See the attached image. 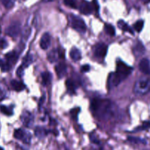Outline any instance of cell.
<instances>
[{
    "label": "cell",
    "mask_w": 150,
    "mask_h": 150,
    "mask_svg": "<svg viewBox=\"0 0 150 150\" xmlns=\"http://www.w3.org/2000/svg\"><path fill=\"white\" fill-rule=\"evenodd\" d=\"M150 88V80L148 78H141L136 82L134 87V91L138 94H144Z\"/></svg>",
    "instance_id": "cell-1"
},
{
    "label": "cell",
    "mask_w": 150,
    "mask_h": 150,
    "mask_svg": "<svg viewBox=\"0 0 150 150\" xmlns=\"http://www.w3.org/2000/svg\"><path fill=\"white\" fill-rule=\"evenodd\" d=\"M71 25L75 30L80 33H85L87 30V27L84 20L77 16L72 15L70 18Z\"/></svg>",
    "instance_id": "cell-2"
},
{
    "label": "cell",
    "mask_w": 150,
    "mask_h": 150,
    "mask_svg": "<svg viewBox=\"0 0 150 150\" xmlns=\"http://www.w3.org/2000/svg\"><path fill=\"white\" fill-rule=\"evenodd\" d=\"M132 71V68L129 66L127 65L124 62L119 61L117 63V67H116V73L122 77V80H125L130 74Z\"/></svg>",
    "instance_id": "cell-3"
},
{
    "label": "cell",
    "mask_w": 150,
    "mask_h": 150,
    "mask_svg": "<svg viewBox=\"0 0 150 150\" xmlns=\"http://www.w3.org/2000/svg\"><path fill=\"white\" fill-rule=\"evenodd\" d=\"M122 77L118 74L116 72L112 73L109 75L108 80V87L109 89L112 88L113 87H116L122 81Z\"/></svg>",
    "instance_id": "cell-4"
},
{
    "label": "cell",
    "mask_w": 150,
    "mask_h": 150,
    "mask_svg": "<svg viewBox=\"0 0 150 150\" xmlns=\"http://www.w3.org/2000/svg\"><path fill=\"white\" fill-rule=\"evenodd\" d=\"M20 31H21V25H20L19 23L15 22L13 24H11L7 28L6 33L8 35L11 36V37L16 38L18 35Z\"/></svg>",
    "instance_id": "cell-5"
},
{
    "label": "cell",
    "mask_w": 150,
    "mask_h": 150,
    "mask_svg": "<svg viewBox=\"0 0 150 150\" xmlns=\"http://www.w3.org/2000/svg\"><path fill=\"white\" fill-rule=\"evenodd\" d=\"M14 137L16 139L23 141L25 144H30V140H31V135H30V134L29 132L28 133L25 132L21 129H18L15 130V132H14Z\"/></svg>",
    "instance_id": "cell-6"
},
{
    "label": "cell",
    "mask_w": 150,
    "mask_h": 150,
    "mask_svg": "<svg viewBox=\"0 0 150 150\" xmlns=\"http://www.w3.org/2000/svg\"><path fill=\"white\" fill-rule=\"evenodd\" d=\"M108 52V46L104 43H99L95 47L94 54L97 57H105Z\"/></svg>",
    "instance_id": "cell-7"
},
{
    "label": "cell",
    "mask_w": 150,
    "mask_h": 150,
    "mask_svg": "<svg viewBox=\"0 0 150 150\" xmlns=\"http://www.w3.org/2000/svg\"><path fill=\"white\" fill-rule=\"evenodd\" d=\"M80 11L83 15H90L93 11V7L88 2L83 0L80 5Z\"/></svg>",
    "instance_id": "cell-8"
},
{
    "label": "cell",
    "mask_w": 150,
    "mask_h": 150,
    "mask_svg": "<svg viewBox=\"0 0 150 150\" xmlns=\"http://www.w3.org/2000/svg\"><path fill=\"white\" fill-rule=\"evenodd\" d=\"M138 68L144 74H150V62L147 58H143L140 61Z\"/></svg>",
    "instance_id": "cell-9"
},
{
    "label": "cell",
    "mask_w": 150,
    "mask_h": 150,
    "mask_svg": "<svg viewBox=\"0 0 150 150\" xmlns=\"http://www.w3.org/2000/svg\"><path fill=\"white\" fill-rule=\"evenodd\" d=\"M21 121H22L24 125L26 127H31L33 125V122H34V118L33 115L28 111H24L21 115Z\"/></svg>",
    "instance_id": "cell-10"
},
{
    "label": "cell",
    "mask_w": 150,
    "mask_h": 150,
    "mask_svg": "<svg viewBox=\"0 0 150 150\" xmlns=\"http://www.w3.org/2000/svg\"><path fill=\"white\" fill-rule=\"evenodd\" d=\"M51 44V36L48 33H45L41 36L40 47L43 50H47Z\"/></svg>",
    "instance_id": "cell-11"
},
{
    "label": "cell",
    "mask_w": 150,
    "mask_h": 150,
    "mask_svg": "<svg viewBox=\"0 0 150 150\" xmlns=\"http://www.w3.org/2000/svg\"><path fill=\"white\" fill-rule=\"evenodd\" d=\"M132 51L135 57H141L145 53V47L141 41H137L136 44L134 45Z\"/></svg>",
    "instance_id": "cell-12"
},
{
    "label": "cell",
    "mask_w": 150,
    "mask_h": 150,
    "mask_svg": "<svg viewBox=\"0 0 150 150\" xmlns=\"http://www.w3.org/2000/svg\"><path fill=\"white\" fill-rule=\"evenodd\" d=\"M66 71H67V66L64 63H60L55 66V72L59 78L64 77Z\"/></svg>",
    "instance_id": "cell-13"
},
{
    "label": "cell",
    "mask_w": 150,
    "mask_h": 150,
    "mask_svg": "<svg viewBox=\"0 0 150 150\" xmlns=\"http://www.w3.org/2000/svg\"><path fill=\"white\" fill-rule=\"evenodd\" d=\"M59 57L60 56H59L58 50H55V49L51 50L48 53V54H47V59H48V60L50 63H55V62H57Z\"/></svg>",
    "instance_id": "cell-14"
},
{
    "label": "cell",
    "mask_w": 150,
    "mask_h": 150,
    "mask_svg": "<svg viewBox=\"0 0 150 150\" xmlns=\"http://www.w3.org/2000/svg\"><path fill=\"white\" fill-rule=\"evenodd\" d=\"M70 57L72 59V60L77 62L81 59L82 54L81 52L80 51V50H78L77 48H72L70 52Z\"/></svg>",
    "instance_id": "cell-15"
},
{
    "label": "cell",
    "mask_w": 150,
    "mask_h": 150,
    "mask_svg": "<svg viewBox=\"0 0 150 150\" xmlns=\"http://www.w3.org/2000/svg\"><path fill=\"white\" fill-rule=\"evenodd\" d=\"M118 27L120 30H123L125 32H128V33H131L132 35H134V32L132 30V29L125 22V21H122V20H120L118 22Z\"/></svg>",
    "instance_id": "cell-16"
},
{
    "label": "cell",
    "mask_w": 150,
    "mask_h": 150,
    "mask_svg": "<svg viewBox=\"0 0 150 150\" xmlns=\"http://www.w3.org/2000/svg\"><path fill=\"white\" fill-rule=\"evenodd\" d=\"M5 58H6V60L8 62V63L11 66V64H14L17 61V60H18V54L15 52H9L5 55Z\"/></svg>",
    "instance_id": "cell-17"
},
{
    "label": "cell",
    "mask_w": 150,
    "mask_h": 150,
    "mask_svg": "<svg viewBox=\"0 0 150 150\" xmlns=\"http://www.w3.org/2000/svg\"><path fill=\"white\" fill-rule=\"evenodd\" d=\"M41 77H42V81L43 84L44 86H48L51 83L52 79V77L51 73H50L49 71H44L41 74Z\"/></svg>",
    "instance_id": "cell-18"
},
{
    "label": "cell",
    "mask_w": 150,
    "mask_h": 150,
    "mask_svg": "<svg viewBox=\"0 0 150 150\" xmlns=\"http://www.w3.org/2000/svg\"><path fill=\"white\" fill-rule=\"evenodd\" d=\"M11 83L13 88L18 92L21 91H23L24 88H25V85H24L23 83H21V82H18V81H16V80H13L11 81Z\"/></svg>",
    "instance_id": "cell-19"
},
{
    "label": "cell",
    "mask_w": 150,
    "mask_h": 150,
    "mask_svg": "<svg viewBox=\"0 0 150 150\" xmlns=\"http://www.w3.org/2000/svg\"><path fill=\"white\" fill-rule=\"evenodd\" d=\"M35 136L38 138H43L47 135V131L46 130V129H44V127H38L35 129Z\"/></svg>",
    "instance_id": "cell-20"
},
{
    "label": "cell",
    "mask_w": 150,
    "mask_h": 150,
    "mask_svg": "<svg viewBox=\"0 0 150 150\" xmlns=\"http://www.w3.org/2000/svg\"><path fill=\"white\" fill-rule=\"evenodd\" d=\"M66 88H67L68 91L71 93H74L76 91V89H77V86H76V83L73 81L72 80L69 79V80H66Z\"/></svg>",
    "instance_id": "cell-21"
},
{
    "label": "cell",
    "mask_w": 150,
    "mask_h": 150,
    "mask_svg": "<svg viewBox=\"0 0 150 150\" xmlns=\"http://www.w3.org/2000/svg\"><path fill=\"white\" fill-rule=\"evenodd\" d=\"M33 57L31 54H27V55L25 56V57L24 58V60H23V64L22 66L24 68H27L33 63Z\"/></svg>",
    "instance_id": "cell-22"
},
{
    "label": "cell",
    "mask_w": 150,
    "mask_h": 150,
    "mask_svg": "<svg viewBox=\"0 0 150 150\" xmlns=\"http://www.w3.org/2000/svg\"><path fill=\"white\" fill-rule=\"evenodd\" d=\"M105 32H106L107 34H108L109 35H111V36L115 35L116 30H115V28L113 27V26L111 25V24H105Z\"/></svg>",
    "instance_id": "cell-23"
},
{
    "label": "cell",
    "mask_w": 150,
    "mask_h": 150,
    "mask_svg": "<svg viewBox=\"0 0 150 150\" xmlns=\"http://www.w3.org/2000/svg\"><path fill=\"white\" fill-rule=\"evenodd\" d=\"M0 68H1L2 71H8L11 69V66L8 63L7 60L5 61L3 60H0Z\"/></svg>",
    "instance_id": "cell-24"
},
{
    "label": "cell",
    "mask_w": 150,
    "mask_h": 150,
    "mask_svg": "<svg viewBox=\"0 0 150 150\" xmlns=\"http://www.w3.org/2000/svg\"><path fill=\"white\" fill-rule=\"evenodd\" d=\"M144 21H143V20H139V21L135 22V24H134L133 29L135 30V31L138 32V33H140V32L142 30L143 27H144Z\"/></svg>",
    "instance_id": "cell-25"
},
{
    "label": "cell",
    "mask_w": 150,
    "mask_h": 150,
    "mask_svg": "<svg viewBox=\"0 0 150 150\" xmlns=\"http://www.w3.org/2000/svg\"><path fill=\"white\" fill-rule=\"evenodd\" d=\"M0 110L2 113H4L6 116H11L13 115V111L11 108H8L6 106H4V105H1L0 106Z\"/></svg>",
    "instance_id": "cell-26"
},
{
    "label": "cell",
    "mask_w": 150,
    "mask_h": 150,
    "mask_svg": "<svg viewBox=\"0 0 150 150\" xmlns=\"http://www.w3.org/2000/svg\"><path fill=\"white\" fill-rule=\"evenodd\" d=\"M64 4L68 7L71 8H77V0H64Z\"/></svg>",
    "instance_id": "cell-27"
},
{
    "label": "cell",
    "mask_w": 150,
    "mask_h": 150,
    "mask_svg": "<svg viewBox=\"0 0 150 150\" xmlns=\"http://www.w3.org/2000/svg\"><path fill=\"white\" fill-rule=\"evenodd\" d=\"M128 141L135 144H146L145 141L136 137H128Z\"/></svg>",
    "instance_id": "cell-28"
},
{
    "label": "cell",
    "mask_w": 150,
    "mask_h": 150,
    "mask_svg": "<svg viewBox=\"0 0 150 150\" xmlns=\"http://www.w3.org/2000/svg\"><path fill=\"white\" fill-rule=\"evenodd\" d=\"M1 2L6 8H11L13 5L14 0H1Z\"/></svg>",
    "instance_id": "cell-29"
},
{
    "label": "cell",
    "mask_w": 150,
    "mask_h": 150,
    "mask_svg": "<svg viewBox=\"0 0 150 150\" xmlns=\"http://www.w3.org/2000/svg\"><path fill=\"white\" fill-rule=\"evenodd\" d=\"M30 34H31V29H30V27H25V29L23 31V38L24 40L28 39L29 37L30 36Z\"/></svg>",
    "instance_id": "cell-30"
},
{
    "label": "cell",
    "mask_w": 150,
    "mask_h": 150,
    "mask_svg": "<svg viewBox=\"0 0 150 150\" xmlns=\"http://www.w3.org/2000/svg\"><path fill=\"white\" fill-rule=\"evenodd\" d=\"M80 112V108H74L71 110V115L72 117L74 119H77V116H78L79 112Z\"/></svg>",
    "instance_id": "cell-31"
},
{
    "label": "cell",
    "mask_w": 150,
    "mask_h": 150,
    "mask_svg": "<svg viewBox=\"0 0 150 150\" xmlns=\"http://www.w3.org/2000/svg\"><path fill=\"white\" fill-rule=\"evenodd\" d=\"M150 128V122H144L141 127H138L137 130H146Z\"/></svg>",
    "instance_id": "cell-32"
},
{
    "label": "cell",
    "mask_w": 150,
    "mask_h": 150,
    "mask_svg": "<svg viewBox=\"0 0 150 150\" xmlns=\"http://www.w3.org/2000/svg\"><path fill=\"white\" fill-rule=\"evenodd\" d=\"M16 74L17 75H18V77H22L23 75H24V68L22 66H19V67L18 68V69H17V71H16Z\"/></svg>",
    "instance_id": "cell-33"
},
{
    "label": "cell",
    "mask_w": 150,
    "mask_h": 150,
    "mask_svg": "<svg viewBox=\"0 0 150 150\" xmlns=\"http://www.w3.org/2000/svg\"><path fill=\"white\" fill-rule=\"evenodd\" d=\"M5 94H6V92H5V88L3 86H0V100H2L5 98Z\"/></svg>",
    "instance_id": "cell-34"
},
{
    "label": "cell",
    "mask_w": 150,
    "mask_h": 150,
    "mask_svg": "<svg viewBox=\"0 0 150 150\" xmlns=\"http://www.w3.org/2000/svg\"><path fill=\"white\" fill-rule=\"evenodd\" d=\"M8 46V42L3 38H0V49H5Z\"/></svg>",
    "instance_id": "cell-35"
},
{
    "label": "cell",
    "mask_w": 150,
    "mask_h": 150,
    "mask_svg": "<svg viewBox=\"0 0 150 150\" xmlns=\"http://www.w3.org/2000/svg\"><path fill=\"white\" fill-rule=\"evenodd\" d=\"M91 5H92V7H93V10H94L95 11L98 12V11H99V4H98L97 1H96V0H93Z\"/></svg>",
    "instance_id": "cell-36"
},
{
    "label": "cell",
    "mask_w": 150,
    "mask_h": 150,
    "mask_svg": "<svg viewBox=\"0 0 150 150\" xmlns=\"http://www.w3.org/2000/svg\"><path fill=\"white\" fill-rule=\"evenodd\" d=\"M90 70V66L89 65H83L81 67L82 72H88Z\"/></svg>",
    "instance_id": "cell-37"
},
{
    "label": "cell",
    "mask_w": 150,
    "mask_h": 150,
    "mask_svg": "<svg viewBox=\"0 0 150 150\" xmlns=\"http://www.w3.org/2000/svg\"><path fill=\"white\" fill-rule=\"evenodd\" d=\"M144 4H148L150 2V0H141Z\"/></svg>",
    "instance_id": "cell-38"
},
{
    "label": "cell",
    "mask_w": 150,
    "mask_h": 150,
    "mask_svg": "<svg viewBox=\"0 0 150 150\" xmlns=\"http://www.w3.org/2000/svg\"><path fill=\"white\" fill-rule=\"evenodd\" d=\"M0 150H4L3 148H2V147H0Z\"/></svg>",
    "instance_id": "cell-39"
}]
</instances>
